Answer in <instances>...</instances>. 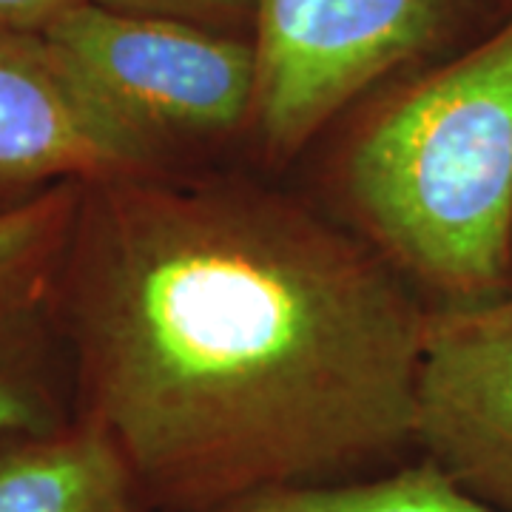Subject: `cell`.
<instances>
[{
	"mask_svg": "<svg viewBox=\"0 0 512 512\" xmlns=\"http://www.w3.org/2000/svg\"><path fill=\"white\" fill-rule=\"evenodd\" d=\"M49 293L77 416L157 512L416 458L430 305L311 202L185 165L83 185Z\"/></svg>",
	"mask_w": 512,
	"mask_h": 512,
	"instance_id": "cell-1",
	"label": "cell"
},
{
	"mask_svg": "<svg viewBox=\"0 0 512 512\" xmlns=\"http://www.w3.org/2000/svg\"><path fill=\"white\" fill-rule=\"evenodd\" d=\"M342 200L427 305L512 291V23L359 128Z\"/></svg>",
	"mask_w": 512,
	"mask_h": 512,
	"instance_id": "cell-2",
	"label": "cell"
},
{
	"mask_svg": "<svg viewBox=\"0 0 512 512\" xmlns=\"http://www.w3.org/2000/svg\"><path fill=\"white\" fill-rule=\"evenodd\" d=\"M450 0H254L262 157L285 165L382 77L430 52Z\"/></svg>",
	"mask_w": 512,
	"mask_h": 512,
	"instance_id": "cell-3",
	"label": "cell"
},
{
	"mask_svg": "<svg viewBox=\"0 0 512 512\" xmlns=\"http://www.w3.org/2000/svg\"><path fill=\"white\" fill-rule=\"evenodd\" d=\"M43 35L180 163L188 143L251 128L254 40L202 23L83 3Z\"/></svg>",
	"mask_w": 512,
	"mask_h": 512,
	"instance_id": "cell-4",
	"label": "cell"
},
{
	"mask_svg": "<svg viewBox=\"0 0 512 512\" xmlns=\"http://www.w3.org/2000/svg\"><path fill=\"white\" fill-rule=\"evenodd\" d=\"M177 165L43 32H0V214L60 185Z\"/></svg>",
	"mask_w": 512,
	"mask_h": 512,
	"instance_id": "cell-5",
	"label": "cell"
},
{
	"mask_svg": "<svg viewBox=\"0 0 512 512\" xmlns=\"http://www.w3.org/2000/svg\"><path fill=\"white\" fill-rule=\"evenodd\" d=\"M416 456L512 512V291L427 311L416 376Z\"/></svg>",
	"mask_w": 512,
	"mask_h": 512,
	"instance_id": "cell-6",
	"label": "cell"
},
{
	"mask_svg": "<svg viewBox=\"0 0 512 512\" xmlns=\"http://www.w3.org/2000/svg\"><path fill=\"white\" fill-rule=\"evenodd\" d=\"M0 512H157L92 421L0 444Z\"/></svg>",
	"mask_w": 512,
	"mask_h": 512,
	"instance_id": "cell-7",
	"label": "cell"
},
{
	"mask_svg": "<svg viewBox=\"0 0 512 512\" xmlns=\"http://www.w3.org/2000/svg\"><path fill=\"white\" fill-rule=\"evenodd\" d=\"M74 419L72 353L49 279L0 293V444L52 433Z\"/></svg>",
	"mask_w": 512,
	"mask_h": 512,
	"instance_id": "cell-8",
	"label": "cell"
},
{
	"mask_svg": "<svg viewBox=\"0 0 512 512\" xmlns=\"http://www.w3.org/2000/svg\"><path fill=\"white\" fill-rule=\"evenodd\" d=\"M220 512H498L424 458H410L376 476L328 487L282 490L245 498Z\"/></svg>",
	"mask_w": 512,
	"mask_h": 512,
	"instance_id": "cell-9",
	"label": "cell"
},
{
	"mask_svg": "<svg viewBox=\"0 0 512 512\" xmlns=\"http://www.w3.org/2000/svg\"><path fill=\"white\" fill-rule=\"evenodd\" d=\"M83 185L52 188L37 200L0 214V293L37 285L52 276L72 231Z\"/></svg>",
	"mask_w": 512,
	"mask_h": 512,
	"instance_id": "cell-10",
	"label": "cell"
},
{
	"mask_svg": "<svg viewBox=\"0 0 512 512\" xmlns=\"http://www.w3.org/2000/svg\"><path fill=\"white\" fill-rule=\"evenodd\" d=\"M94 3L134 15L191 20L222 32H237L245 20H254V0H94Z\"/></svg>",
	"mask_w": 512,
	"mask_h": 512,
	"instance_id": "cell-11",
	"label": "cell"
},
{
	"mask_svg": "<svg viewBox=\"0 0 512 512\" xmlns=\"http://www.w3.org/2000/svg\"><path fill=\"white\" fill-rule=\"evenodd\" d=\"M89 0H0V32H46Z\"/></svg>",
	"mask_w": 512,
	"mask_h": 512,
	"instance_id": "cell-12",
	"label": "cell"
}]
</instances>
